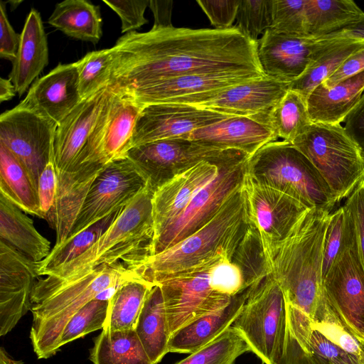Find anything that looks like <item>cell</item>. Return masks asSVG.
Returning <instances> with one entry per match:
<instances>
[{
	"label": "cell",
	"mask_w": 364,
	"mask_h": 364,
	"mask_svg": "<svg viewBox=\"0 0 364 364\" xmlns=\"http://www.w3.org/2000/svg\"><path fill=\"white\" fill-rule=\"evenodd\" d=\"M112 48L109 86L122 92L183 75H266L257 42L236 26L227 29L153 26L147 32L125 33Z\"/></svg>",
	"instance_id": "obj_1"
},
{
	"label": "cell",
	"mask_w": 364,
	"mask_h": 364,
	"mask_svg": "<svg viewBox=\"0 0 364 364\" xmlns=\"http://www.w3.org/2000/svg\"><path fill=\"white\" fill-rule=\"evenodd\" d=\"M142 279L122 261L102 264L85 275L66 282L48 277L38 279L31 295L33 321L30 339L38 359H47L60 350L63 329L85 304L105 290Z\"/></svg>",
	"instance_id": "obj_2"
},
{
	"label": "cell",
	"mask_w": 364,
	"mask_h": 364,
	"mask_svg": "<svg viewBox=\"0 0 364 364\" xmlns=\"http://www.w3.org/2000/svg\"><path fill=\"white\" fill-rule=\"evenodd\" d=\"M331 211L309 210L284 240L263 250L268 274L281 287L285 302L312 321L323 298V242Z\"/></svg>",
	"instance_id": "obj_3"
},
{
	"label": "cell",
	"mask_w": 364,
	"mask_h": 364,
	"mask_svg": "<svg viewBox=\"0 0 364 364\" xmlns=\"http://www.w3.org/2000/svg\"><path fill=\"white\" fill-rule=\"evenodd\" d=\"M248 224L241 186L207 224L168 249L146 257L133 270L155 285L213 261L232 260Z\"/></svg>",
	"instance_id": "obj_4"
},
{
	"label": "cell",
	"mask_w": 364,
	"mask_h": 364,
	"mask_svg": "<svg viewBox=\"0 0 364 364\" xmlns=\"http://www.w3.org/2000/svg\"><path fill=\"white\" fill-rule=\"evenodd\" d=\"M154 193L146 185L92 245L75 259L45 275L66 282L79 278L102 264L122 261L130 269L135 267L148 257V248L154 233Z\"/></svg>",
	"instance_id": "obj_5"
},
{
	"label": "cell",
	"mask_w": 364,
	"mask_h": 364,
	"mask_svg": "<svg viewBox=\"0 0 364 364\" xmlns=\"http://www.w3.org/2000/svg\"><path fill=\"white\" fill-rule=\"evenodd\" d=\"M291 144L323 177L336 205L364 181V152L341 124L312 123Z\"/></svg>",
	"instance_id": "obj_6"
},
{
	"label": "cell",
	"mask_w": 364,
	"mask_h": 364,
	"mask_svg": "<svg viewBox=\"0 0 364 364\" xmlns=\"http://www.w3.org/2000/svg\"><path fill=\"white\" fill-rule=\"evenodd\" d=\"M247 171L257 182L284 193L311 208L333 210L335 205L327 183L291 143H268L250 156Z\"/></svg>",
	"instance_id": "obj_7"
},
{
	"label": "cell",
	"mask_w": 364,
	"mask_h": 364,
	"mask_svg": "<svg viewBox=\"0 0 364 364\" xmlns=\"http://www.w3.org/2000/svg\"><path fill=\"white\" fill-rule=\"evenodd\" d=\"M232 326L263 363H279L286 333V305L281 287L270 274L250 287Z\"/></svg>",
	"instance_id": "obj_8"
},
{
	"label": "cell",
	"mask_w": 364,
	"mask_h": 364,
	"mask_svg": "<svg viewBox=\"0 0 364 364\" xmlns=\"http://www.w3.org/2000/svg\"><path fill=\"white\" fill-rule=\"evenodd\" d=\"M249 158L233 149L222 161L217 175L194 196L173 222L153 237L148 257L168 249L207 224L241 187Z\"/></svg>",
	"instance_id": "obj_9"
},
{
	"label": "cell",
	"mask_w": 364,
	"mask_h": 364,
	"mask_svg": "<svg viewBox=\"0 0 364 364\" xmlns=\"http://www.w3.org/2000/svg\"><path fill=\"white\" fill-rule=\"evenodd\" d=\"M109 85L82 100L55 129L53 152L56 174L80 159L109 163L103 149L107 116L114 95Z\"/></svg>",
	"instance_id": "obj_10"
},
{
	"label": "cell",
	"mask_w": 364,
	"mask_h": 364,
	"mask_svg": "<svg viewBox=\"0 0 364 364\" xmlns=\"http://www.w3.org/2000/svg\"><path fill=\"white\" fill-rule=\"evenodd\" d=\"M57 126L53 120L21 103L0 116V143L20 161L36 190L43 170L54 161Z\"/></svg>",
	"instance_id": "obj_11"
},
{
	"label": "cell",
	"mask_w": 364,
	"mask_h": 364,
	"mask_svg": "<svg viewBox=\"0 0 364 364\" xmlns=\"http://www.w3.org/2000/svg\"><path fill=\"white\" fill-rule=\"evenodd\" d=\"M220 261L206 263L156 284L163 294L170 336L230 302L232 297L214 291L210 285V269Z\"/></svg>",
	"instance_id": "obj_12"
},
{
	"label": "cell",
	"mask_w": 364,
	"mask_h": 364,
	"mask_svg": "<svg viewBox=\"0 0 364 364\" xmlns=\"http://www.w3.org/2000/svg\"><path fill=\"white\" fill-rule=\"evenodd\" d=\"M242 188L248 223L258 232L263 250L284 240L302 216L312 209L284 193L257 182L247 168Z\"/></svg>",
	"instance_id": "obj_13"
},
{
	"label": "cell",
	"mask_w": 364,
	"mask_h": 364,
	"mask_svg": "<svg viewBox=\"0 0 364 364\" xmlns=\"http://www.w3.org/2000/svg\"><path fill=\"white\" fill-rule=\"evenodd\" d=\"M219 149L183 138L166 139L132 147L127 157L154 191L198 162L214 159Z\"/></svg>",
	"instance_id": "obj_14"
},
{
	"label": "cell",
	"mask_w": 364,
	"mask_h": 364,
	"mask_svg": "<svg viewBox=\"0 0 364 364\" xmlns=\"http://www.w3.org/2000/svg\"><path fill=\"white\" fill-rule=\"evenodd\" d=\"M146 185L127 157L109 162L92 184L68 237L124 208Z\"/></svg>",
	"instance_id": "obj_15"
},
{
	"label": "cell",
	"mask_w": 364,
	"mask_h": 364,
	"mask_svg": "<svg viewBox=\"0 0 364 364\" xmlns=\"http://www.w3.org/2000/svg\"><path fill=\"white\" fill-rule=\"evenodd\" d=\"M323 300L340 324L353 336H364V269L355 242L323 279Z\"/></svg>",
	"instance_id": "obj_16"
},
{
	"label": "cell",
	"mask_w": 364,
	"mask_h": 364,
	"mask_svg": "<svg viewBox=\"0 0 364 364\" xmlns=\"http://www.w3.org/2000/svg\"><path fill=\"white\" fill-rule=\"evenodd\" d=\"M234 117L182 103L143 106L137 119L132 147L154 141L181 138L201 127Z\"/></svg>",
	"instance_id": "obj_17"
},
{
	"label": "cell",
	"mask_w": 364,
	"mask_h": 364,
	"mask_svg": "<svg viewBox=\"0 0 364 364\" xmlns=\"http://www.w3.org/2000/svg\"><path fill=\"white\" fill-rule=\"evenodd\" d=\"M39 277L36 262L0 240V336L9 333L31 308Z\"/></svg>",
	"instance_id": "obj_18"
},
{
	"label": "cell",
	"mask_w": 364,
	"mask_h": 364,
	"mask_svg": "<svg viewBox=\"0 0 364 364\" xmlns=\"http://www.w3.org/2000/svg\"><path fill=\"white\" fill-rule=\"evenodd\" d=\"M315 39L279 33L267 29L258 40V58L264 74L290 83L298 78L330 44Z\"/></svg>",
	"instance_id": "obj_19"
},
{
	"label": "cell",
	"mask_w": 364,
	"mask_h": 364,
	"mask_svg": "<svg viewBox=\"0 0 364 364\" xmlns=\"http://www.w3.org/2000/svg\"><path fill=\"white\" fill-rule=\"evenodd\" d=\"M252 79L255 78L240 75H183L124 92L131 95L142 106L159 103L198 105L230 87Z\"/></svg>",
	"instance_id": "obj_20"
},
{
	"label": "cell",
	"mask_w": 364,
	"mask_h": 364,
	"mask_svg": "<svg viewBox=\"0 0 364 364\" xmlns=\"http://www.w3.org/2000/svg\"><path fill=\"white\" fill-rule=\"evenodd\" d=\"M232 150L226 149L218 157L198 162L154 191L152 198L154 236L173 222L194 196L217 175L222 161Z\"/></svg>",
	"instance_id": "obj_21"
},
{
	"label": "cell",
	"mask_w": 364,
	"mask_h": 364,
	"mask_svg": "<svg viewBox=\"0 0 364 364\" xmlns=\"http://www.w3.org/2000/svg\"><path fill=\"white\" fill-rule=\"evenodd\" d=\"M82 100L75 62L59 63L48 74L36 80L20 103L58 124Z\"/></svg>",
	"instance_id": "obj_22"
},
{
	"label": "cell",
	"mask_w": 364,
	"mask_h": 364,
	"mask_svg": "<svg viewBox=\"0 0 364 364\" xmlns=\"http://www.w3.org/2000/svg\"><path fill=\"white\" fill-rule=\"evenodd\" d=\"M289 84L267 75L230 87L213 99L194 105L234 117H252L276 105L289 90Z\"/></svg>",
	"instance_id": "obj_23"
},
{
	"label": "cell",
	"mask_w": 364,
	"mask_h": 364,
	"mask_svg": "<svg viewBox=\"0 0 364 364\" xmlns=\"http://www.w3.org/2000/svg\"><path fill=\"white\" fill-rule=\"evenodd\" d=\"M183 139L219 149H235L250 157L278 136L268 126L247 117H231L183 135Z\"/></svg>",
	"instance_id": "obj_24"
},
{
	"label": "cell",
	"mask_w": 364,
	"mask_h": 364,
	"mask_svg": "<svg viewBox=\"0 0 364 364\" xmlns=\"http://www.w3.org/2000/svg\"><path fill=\"white\" fill-rule=\"evenodd\" d=\"M9 79L21 97L48 64L47 36L40 13L31 9L21 33L17 56Z\"/></svg>",
	"instance_id": "obj_25"
},
{
	"label": "cell",
	"mask_w": 364,
	"mask_h": 364,
	"mask_svg": "<svg viewBox=\"0 0 364 364\" xmlns=\"http://www.w3.org/2000/svg\"><path fill=\"white\" fill-rule=\"evenodd\" d=\"M249 289L233 296L228 304L191 321L171 335L168 353L191 354L213 341L232 326L247 297Z\"/></svg>",
	"instance_id": "obj_26"
},
{
	"label": "cell",
	"mask_w": 364,
	"mask_h": 364,
	"mask_svg": "<svg viewBox=\"0 0 364 364\" xmlns=\"http://www.w3.org/2000/svg\"><path fill=\"white\" fill-rule=\"evenodd\" d=\"M364 92V70L326 88L318 85L307 97L312 123L341 124Z\"/></svg>",
	"instance_id": "obj_27"
},
{
	"label": "cell",
	"mask_w": 364,
	"mask_h": 364,
	"mask_svg": "<svg viewBox=\"0 0 364 364\" xmlns=\"http://www.w3.org/2000/svg\"><path fill=\"white\" fill-rule=\"evenodd\" d=\"M0 240L38 262L50 252V243L23 211L0 194Z\"/></svg>",
	"instance_id": "obj_28"
},
{
	"label": "cell",
	"mask_w": 364,
	"mask_h": 364,
	"mask_svg": "<svg viewBox=\"0 0 364 364\" xmlns=\"http://www.w3.org/2000/svg\"><path fill=\"white\" fill-rule=\"evenodd\" d=\"M114 91L103 139L104 152L109 162L127 157L143 108L131 95Z\"/></svg>",
	"instance_id": "obj_29"
},
{
	"label": "cell",
	"mask_w": 364,
	"mask_h": 364,
	"mask_svg": "<svg viewBox=\"0 0 364 364\" xmlns=\"http://www.w3.org/2000/svg\"><path fill=\"white\" fill-rule=\"evenodd\" d=\"M135 331L149 358L158 364L168 353L171 336L163 294L157 284L147 296Z\"/></svg>",
	"instance_id": "obj_30"
},
{
	"label": "cell",
	"mask_w": 364,
	"mask_h": 364,
	"mask_svg": "<svg viewBox=\"0 0 364 364\" xmlns=\"http://www.w3.org/2000/svg\"><path fill=\"white\" fill-rule=\"evenodd\" d=\"M48 23L66 36L97 44L102 35L98 6L87 0H65L57 4Z\"/></svg>",
	"instance_id": "obj_31"
},
{
	"label": "cell",
	"mask_w": 364,
	"mask_h": 364,
	"mask_svg": "<svg viewBox=\"0 0 364 364\" xmlns=\"http://www.w3.org/2000/svg\"><path fill=\"white\" fill-rule=\"evenodd\" d=\"M364 11L351 0H306L308 38L321 39L359 22Z\"/></svg>",
	"instance_id": "obj_32"
},
{
	"label": "cell",
	"mask_w": 364,
	"mask_h": 364,
	"mask_svg": "<svg viewBox=\"0 0 364 364\" xmlns=\"http://www.w3.org/2000/svg\"><path fill=\"white\" fill-rule=\"evenodd\" d=\"M93 341L90 350L93 364H156L149 358L135 330L103 328Z\"/></svg>",
	"instance_id": "obj_33"
},
{
	"label": "cell",
	"mask_w": 364,
	"mask_h": 364,
	"mask_svg": "<svg viewBox=\"0 0 364 364\" xmlns=\"http://www.w3.org/2000/svg\"><path fill=\"white\" fill-rule=\"evenodd\" d=\"M0 192L26 213L43 219L37 190L26 170L15 156L0 143Z\"/></svg>",
	"instance_id": "obj_34"
},
{
	"label": "cell",
	"mask_w": 364,
	"mask_h": 364,
	"mask_svg": "<svg viewBox=\"0 0 364 364\" xmlns=\"http://www.w3.org/2000/svg\"><path fill=\"white\" fill-rule=\"evenodd\" d=\"M364 48V41L332 38L321 54L306 70L289 84V90L299 92L306 99L319 85L332 75L353 53Z\"/></svg>",
	"instance_id": "obj_35"
},
{
	"label": "cell",
	"mask_w": 364,
	"mask_h": 364,
	"mask_svg": "<svg viewBox=\"0 0 364 364\" xmlns=\"http://www.w3.org/2000/svg\"><path fill=\"white\" fill-rule=\"evenodd\" d=\"M250 118L268 126L278 138L290 143L312 124L308 112L306 99L299 92L290 90L269 110Z\"/></svg>",
	"instance_id": "obj_36"
},
{
	"label": "cell",
	"mask_w": 364,
	"mask_h": 364,
	"mask_svg": "<svg viewBox=\"0 0 364 364\" xmlns=\"http://www.w3.org/2000/svg\"><path fill=\"white\" fill-rule=\"evenodd\" d=\"M154 284L137 279L122 284L109 301L104 328L112 331L135 330L139 315Z\"/></svg>",
	"instance_id": "obj_37"
},
{
	"label": "cell",
	"mask_w": 364,
	"mask_h": 364,
	"mask_svg": "<svg viewBox=\"0 0 364 364\" xmlns=\"http://www.w3.org/2000/svg\"><path fill=\"white\" fill-rule=\"evenodd\" d=\"M122 208L114 211L79 233L67 238L60 246L54 247L48 257L36 262L38 275H45L48 272L64 265L82 254L108 229Z\"/></svg>",
	"instance_id": "obj_38"
},
{
	"label": "cell",
	"mask_w": 364,
	"mask_h": 364,
	"mask_svg": "<svg viewBox=\"0 0 364 364\" xmlns=\"http://www.w3.org/2000/svg\"><path fill=\"white\" fill-rule=\"evenodd\" d=\"M246 352H251L250 346L231 326L213 341L176 364H233Z\"/></svg>",
	"instance_id": "obj_39"
},
{
	"label": "cell",
	"mask_w": 364,
	"mask_h": 364,
	"mask_svg": "<svg viewBox=\"0 0 364 364\" xmlns=\"http://www.w3.org/2000/svg\"><path fill=\"white\" fill-rule=\"evenodd\" d=\"M355 242L353 223L348 210L343 205L331 211L323 242V279L338 257Z\"/></svg>",
	"instance_id": "obj_40"
},
{
	"label": "cell",
	"mask_w": 364,
	"mask_h": 364,
	"mask_svg": "<svg viewBox=\"0 0 364 364\" xmlns=\"http://www.w3.org/2000/svg\"><path fill=\"white\" fill-rule=\"evenodd\" d=\"M113 61L114 50L111 48L90 52L76 62L82 100L109 85Z\"/></svg>",
	"instance_id": "obj_41"
},
{
	"label": "cell",
	"mask_w": 364,
	"mask_h": 364,
	"mask_svg": "<svg viewBox=\"0 0 364 364\" xmlns=\"http://www.w3.org/2000/svg\"><path fill=\"white\" fill-rule=\"evenodd\" d=\"M232 261L241 268L247 289L269 274L260 237L250 224Z\"/></svg>",
	"instance_id": "obj_42"
},
{
	"label": "cell",
	"mask_w": 364,
	"mask_h": 364,
	"mask_svg": "<svg viewBox=\"0 0 364 364\" xmlns=\"http://www.w3.org/2000/svg\"><path fill=\"white\" fill-rule=\"evenodd\" d=\"M108 305L109 301L94 299L82 307L63 329L60 348L90 333L102 330L106 321Z\"/></svg>",
	"instance_id": "obj_43"
},
{
	"label": "cell",
	"mask_w": 364,
	"mask_h": 364,
	"mask_svg": "<svg viewBox=\"0 0 364 364\" xmlns=\"http://www.w3.org/2000/svg\"><path fill=\"white\" fill-rule=\"evenodd\" d=\"M236 20L237 28L257 42L258 36L272 26L273 0H240Z\"/></svg>",
	"instance_id": "obj_44"
},
{
	"label": "cell",
	"mask_w": 364,
	"mask_h": 364,
	"mask_svg": "<svg viewBox=\"0 0 364 364\" xmlns=\"http://www.w3.org/2000/svg\"><path fill=\"white\" fill-rule=\"evenodd\" d=\"M306 0H273V21L269 29L289 36L307 37Z\"/></svg>",
	"instance_id": "obj_45"
},
{
	"label": "cell",
	"mask_w": 364,
	"mask_h": 364,
	"mask_svg": "<svg viewBox=\"0 0 364 364\" xmlns=\"http://www.w3.org/2000/svg\"><path fill=\"white\" fill-rule=\"evenodd\" d=\"M212 289L230 297L235 296L247 289L241 268L232 260L223 259L209 272Z\"/></svg>",
	"instance_id": "obj_46"
},
{
	"label": "cell",
	"mask_w": 364,
	"mask_h": 364,
	"mask_svg": "<svg viewBox=\"0 0 364 364\" xmlns=\"http://www.w3.org/2000/svg\"><path fill=\"white\" fill-rule=\"evenodd\" d=\"M119 16L122 21V33L135 31L149 21L144 12L149 6V0L107 1L103 0Z\"/></svg>",
	"instance_id": "obj_47"
},
{
	"label": "cell",
	"mask_w": 364,
	"mask_h": 364,
	"mask_svg": "<svg viewBox=\"0 0 364 364\" xmlns=\"http://www.w3.org/2000/svg\"><path fill=\"white\" fill-rule=\"evenodd\" d=\"M196 2L215 28L227 29L233 26L240 0H198Z\"/></svg>",
	"instance_id": "obj_48"
},
{
	"label": "cell",
	"mask_w": 364,
	"mask_h": 364,
	"mask_svg": "<svg viewBox=\"0 0 364 364\" xmlns=\"http://www.w3.org/2000/svg\"><path fill=\"white\" fill-rule=\"evenodd\" d=\"M343 205L353 220L358 255L364 269V181L346 198Z\"/></svg>",
	"instance_id": "obj_49"
},
{
	"label": "cell",
	"mask_w": 364,
	"mask_h": 364,
	"mask_svg": "<svg viewBox=\"0 0 364 364\" xmlns=\"http://www.w3.org/2000/svg\"><path fill=\"white\" fill-rule=\"evenodd\" d=\"M38 198L41 212L46 220L51 213L57 194V176L54 161L49 162L43 170L38 183Z\"/></svg>",
	"instance_id": "obj_50"
},
{
	"label": "cell",
	"mask_w": 364,
	"mask_h": 364,
	"mask_svg": "<svg viewBox=\"0 0 364 364\" xmlns=\"http://www.w3.org/2000/svg\"><path fill=\"white\" fill-rule=\"evenodd\" d=\"M21 34L16 33L8 20L6 6L0 4V57L14 62L17 56Z\"/></svg>",
	"instance_id": "obj_51"
},
{
	"label": "cell",
	"mask_w": 364,
	"mask_h": 364,
	"mask_svg": "<svg viewBox=\"0 0 364 364\" xmlns=\"http://www.w3.org/2000/svg\"><path fill=\"white\" fill-rule=\"evenodd\" d=\"M363 70L364 48L350 55L338 70L321 84L328 88Z\"/></svg>",
	"instance_id": "obj_52"
},
{
	"label": "cell",
	"mask_w": 364,
	"mask_h": 364,
	"mask_svg": "<svg viewBox=\"0 0 364 364\" xmlns=\"http://www.w3.org/2000/svg\"><path fill=\"white\" fill-rule=\"evenodd\" d=\"M343 123L346 130L364 152V92L358 103L346 117Z\"/></svg>",
	"instance_id": "obj_53"
},
{
	"label": "cell",
	"mask_w": 364,
	"mask_h": 364,
	"mask_svg": "<svg viewBox=\"0 0 364 364\" xmlns=\"http://www.w3.org/2000/svg\"><path fill=\"white\" fill-rule=\"evenodd\" d=\"M173 1L150 0L149 6L152 11L154 17V27H164L172 26L171 13Z\"/></svg>",
	"instance_id": "obj_54"
},
{
	"label": "cell",
	"mask_w": 364,
	"mask_h": 364,
	"mask_svg": "<svg viewBox=\"0 0 364 364\" xmlns=\"http://www.w3.org/2000/svg\"><path fill=\"white\" fill-rule=\"evenodd\" d=\"M350 38L364 41V16L358 23L341 31L328 34L321 39Z\"/></svg>",
	"instance_id": "obj_55"
},
{
	"label": "cell",
	"mask_w": 364,
	"mask_h": 364,
	"mask_svg": "<svg viewBox=\"0 0 364 364\" xmlns=\"http://www.w3.org/2000/svg\"><path fill=\"white\" fill-rule=\"evenodd\" d=\"M15 87L9 79H0V102L11 100L16 94Z\"/></svg>",
	"instance_id": "obj_56"
},
{
	"label": "cell",
	"mask_w": 364,
	"mask_h": 364,
	"mask_svg": "<svg viewBox=\"0 0 364 364\" xmlns=\"http://www.w3.org/2000/svg\"><path fill=\"white\" fill-rule=\"evenodd\" d=\"M298 364H330L324 359L314 355L304 356Z\"/></svg>",
	"instance_id": "obj_57"
},
{
	"label": "cell",
	"mask_w": 364,
	"mask_h": 364,
	"mask_svg": "<svg viewBox=\"0 0 364 364\" xmlns=\"http://www.w3.org/2000/svg\"><path fill=\"white\" fill-rule=\"evenodd\" d=\"M0 364H23V362L11 358L1 347L0 349Z\"/></svg>",
	"instance_id": "obj_58"
},
{
	"label": "cell",
	"mask_w": 364,
	"mask_h": 364,
	"mask_svg": "<svg viewBox=\"0 0 364 364\" xmlns=\"http://www.w3.org/2000/svg\"><path fill=\"white\" fill-rule=\"evenodd\" d=\"M360 343L362 348L364 350V336H353Z\"/></svg>",
	"instance_id": "obj_59"
}]
</instances>
